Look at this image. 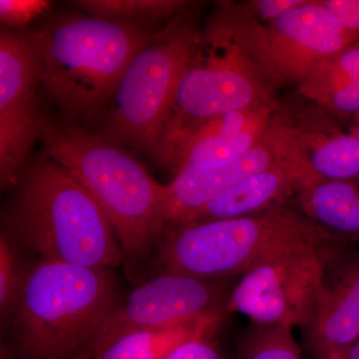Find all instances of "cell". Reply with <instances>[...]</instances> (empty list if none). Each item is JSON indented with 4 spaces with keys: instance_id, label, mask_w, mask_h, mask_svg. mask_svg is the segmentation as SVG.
<instances>
[{
    "instance_id": "6da1fadb",
    "label": "cell",
    "mask_w": 359,
    "mask_h": 359,
    "mask_svg": "<svg viewBox=\"0 0 359 359\" xmlns=\"http://www.w3.org/2000/svg\"><path fill=\"white\" fill-rule=\"evenodd\" d=\"M40 140L44 155L69 172L100 205L117 236L127 276L138 278L167 230L165 186L106 134L49 119Z\"/></svg>"
},
{
    "instance_id": "7a4b0ae2",
    "label": "cell",
    "mask_w": 359,
    "mask_h": 359,
    "mask_svg": "<svg viewBox=\"0 0 359 359\" xmlns=\"http://www.w3.org/2000/svg\"><path fill=\"white\" fill-rule=\"evenodd\" d=\"M4 212V233L41 261L116 269L122 250L105 212L74 177L46 155L26 163Z\"/></svg>"
},
{
    "instance_id": "3957f363",
    "label": "cell",
    "mask_w": 359,
    "mask_h": 359,
    "mask_svg": "<svg viewBox=\"0 0 359 359\" xmlns=\"http://www.w3.org/2000/svg\"><path fill=\"white\" fill-rule=\"evenodd\" d=\"M155 32L91 15L52 20L32 33L42 88L72 121L93 120L111 103L125 71Z\"/></svg>"
},
{
    "instance_id": "277c9868",
    "label": "cell",
    "mask_w": 359,
    "mask_h": 359,
    "mask_svg": "<svg viewBox=\"0 0 359 359\" xmlns=\"http://www.w3.org/2000/svg\"><path fill=\"white\" fill-rule=\"evenodd\" d=\"M346 244L289 204L240 218L168 226L157 261L163 273L231 278L292 252Z\"/></svg>"
},
{
    "instance_id": "5b68a950",
    "label": "cell",
    "mask_w": 359,
    "mask_h": 359,
    "mask_svg": "<svg viewBox=\"0 0 359 359\" xmlns=\"http://www.w3.org/2000/svg\"><path fill=\"white\" fill-rule=\"evenodd\" d=\"M120 302L112 269L40 261L13 314L16 346L25 359H76Z\"/></svg>"
},
{
    "instance_id": "8992f818",
    "label": "cell",
    "mask_w": 359,
    "mask_h": 359,
    "mask_svg": "<svg viewBox=\"0 0 359 359\" xmlns=\"http://www.w3.org/2000/svg\"><path fill=\"white\" fill-rule=\"evenodd\" d=\"M203 28L184 11L169 20L125 71L111 101L104 134L157 157L175 95Z\"/></svg>"
},
{
    "instance_id": "52a82bcc",
    "label": "cell",
    "mask_w": 359,
    "mask_h": 359,
    "mask_svg": "<svg viewBox=\"0 0 359 359\" xmlns=\"http://www.w3.org/2000/svg\"><path fill=\"white\" fill-rule=\"evenodd\" d=\"M209 21L244 48L275 89L299 86L323 59L356 41L320 0H308L269 23L248 15L238 2L221 1Z\"/></svg>"
},
{
    "instance_id": "ba28073f",
    "label": "cell",
    "mask_w": 359,
    "mask_h": 359,
    "mask_svg": "<svg viewBox=\"0 0 359 359\" xmlns=\"http://www.w3.org/2000/svg\"><path fill=\"white\" fill-rule=\"evenodd\" d=\"M276 91L244 48L208 21L180 81L156 160L194 123L233 111L280 105Z\"/></svg>"
},
{
    "instance_id": "9c48e42d",
    "label": "cell",
    "mask_w": 359,
    "mask_h": 359,
    "mask_svg": "<svg viewBox=\"0 0 359 359\" xmlns=\"http://www.w3.org/2000/svg\"><path fill=\"white\" fill-rule=\"evenodd\" d=\"M231 278L162 273L139 285L104 321L76 359H94L124 335L226 313Z\"/></svg>"
},
{
    "instance_id": "30bf717a",
    "label": "cell",
    "mask_w": 359,
    "mask_h": 359,
    "mask_svg": "<svg viewBox=\"0 0 359 359\" xmlns=\"http://www.w3.org/2000/svg\"><path fill=\"white\" fill-rule=\"evenodd\" d=\"M346 247L301 250L252 269L233 285L226 313L244 314L254 325L306 330L316 313L325 262Z\"/></svg>"
},
{
    "instance_id": "8fae6325",
    "label": "cell",
    "mask_w": 359,
    "mask_h": 359,
    "mask_svg": "<svg viewBox=\"0 0 359 359\" xmlns=\"http://www.w3.org/2000/svg\"><path fill=\"white\" fill-rule=\"evenodd\" d=\"M40 65L32 33H0V183L15 186L49 119L40 109Z\"/></svg>"
},
{
    "instance_id": "7c38bea8",
    "label": "cell",
    "mask_w": 359,
    "mask_h": 359,
    "mask_svg": "<svg viewBox=\"0 0 359 359\" xmlns=\"http://www.w3.org/2000/svg\"><path fill=\"white\" fill-rule=\"evenodd\" d=\"M306 159L299 131L282 103L271 126L256 145L238 159L207 169L186 170L165 185L167 228L252 175L278 165Z\"/></svg>"
},
{
    "instance_id": "4fadbf2b",
    "label": "cell",
    "mask_w": 359,
    "mask_h": 359,
    "mask_svg": "<svg viewBox=\"0 0 359 359\" xmlns=\"http://www.w3.org/2000/svg\"><path fill=\"white\" fill-rule=\"evenodd\" d=\"M280 105L233 111L194 123L168 145L158 162L177 175L238 159L264 136Z\"/></svg>"
},
{
    "instance_id": "5bb4252c",
    "label": "cell",
    "mask_w": 359,
    "mask_h": 359,
    "mask_svg": "<svg viewBox=\"0 0 359 359\" xmlns=\"http://www.w3.org/2000/svg\"><path fill=\"white\" fill-rule=\"evenodd\" d=\"M306 344L316 359H328L359 339V252L344 248L325 262L320 297Z\"/></svg>"
},
{
    "instance_id": "9a60e30c",
    "label": "cell",
    "mask_w": 359,
    "mask_h": 359,
    "mask_svg": "<svg viewBox=\"0 0 359 359\" xmlns=\"http://www.w3.org/2000/svg\"><path fill=\"white\" fill-rule=\"evenodd\" d=\"M320 179L308 160L278 165L219 194L178 224L240 218L292 204L299 193Z\"/></svg>"
},
{
    "instance_id": "2e32d148",
    "label": "cell",
    "mask_w": 359,
    "mask_h": 359,
    "mask_svg": "<svg viewBox=\"0 0 359 359\" xmlns=\"http://www.w3.org/2000/svg\"><path fill=\"white\" fill-rule=\"evenodd\" d=\"M287 106L306 151L321 179L359 182V141L340 129L327 111L309 102Z\"/></svg>"
},
{
    "instance_id": "e0dca14e",
    "label": "cell",
    "mask_w": 359,
    "mask_h": 359,
    "mask_svg": "<svg viewBox=\"0 0 359 359\" xmlns=\"http://www.w3.org/2000/svg\"><path fill=\"white\" fill-rule=\"evenodd\" d=\"M297 90L337 121H351L359 112V39L323 59Z\"/></svg>"
},
{
    "instance_id": "ac0fdd59",
    "label": "cell",
    "mask_w": 359,
    "mask_h": 359,
    "mask_svg": "<svg viewBox=\"0 0 359 359\" xmlns=\"http://www.w3.org/2000/svg\"><path fill=\"white\" fill-rule=\"evenodd\" d=\"M292 205L344 242L359 240V182L318 180Z\"/></svg>"
},
{
    "instance_id": "d6986e66",
    "label": "cell",
    "mask_w": 359,
    "mask_h": 359,
    "mask_svg": "<svg viewBox=\"0 0 359 359\" xmlns=\"http://www.w3.org/2000/svg\"><path fill=\"white\" fill-rule=\"evenodd\" d=\"M224 316L216 314L170 327L132 332L116 340L94 359H163L187 340L214 335Z\"/></svg>"
},
{
    "instance_id": "ffe728a7",
    "label": "cell",
    "mask_w": 359,
    "mask_h": 359,
    "mask_svg": "<svg viewBox=\"0 0 359 359\" xmlns=\"http://www.w3.org/2000/svg\"><path fill=\"white\" fill-rule=\"evenodd\" d=\"M76 4L95 18L144 26L176 18L187 6L180 0H82Z\"/></svg>"
},
{
    "instance_id": "44dd1931",
    "label": "cell",
    "mask_w": 359,
    "mask_h": 359,
    "mask_svg": "<svg viewBox=\"0 0 359 359\" xmlns=\"http://www.w3.org/2000/svg\"><path fill=\"white\" fill-rule=\"evenodd\" d=\"M238 359H302L292 327L252 325L238 344Z\"/></svg>"
},
{
    "instance_id": "7402d4cb",
    "label": "cell",
    "mask_w": 359,
    "mask_h": 359,
    "mask_svg": "<svg viewBox=\"0 0 359 359\" xmlns=\"http://www.w3.org/2000/svg\"><path fill=\"white\" fill-rule=\"evenodd\" d=\"M27 269L28 266L25 268L21 264L18 245L2 233L0 238V314L2 323L9 316H13Z\"/></svg>"
},
{
    "instance_id": "603a6c76",
    "label": "cell",
    "mask_w": 359,
    "mask_h": 359,
    "mask_svg": "<svg viewBox=\"0 0 359 359\" xmlns=\"http://www.w3.org/2000/svg\"><path fill=\"white\" fill-rule=\"evenodd\" d=\"M308 0H249L238 2L245 13L262 23H269L302 6Z\"/></svg>"
},
{
    "instance_id": "cb8c5ba5",
    "label": "cell",
    "mask_w": 359,
    "mask_h": 359,
    "mask_svg": "<svg viewBox=\"0 0 359 359\" xmlns=\"http://www.w3.org/2000/svg\"><path fill=\"white\" fill-rule=\"evenodd\" d=\"M330 15L354 39H359V0H320Z\"/></svg>"
},
{
    "instance_id": "d4e9b609",
    "label": "cell",
    "mask_w": 359,
    "mask_h": 359,
    "mask_svg": "<svg viewBox=\"0 0 359 359\" xmlns=\"http://www.w3.org/2000/svg\"><path fill=\"white\" fill-rule=\"evenodd\" d=\"M163 359H223L221 351L212 341V335L195 337L171 351Z\"/></svg>"
},
{
    "instance_id": "484cf974",
    "label": "cell",
    "mask_w": 359,
    "mask_h": 359,
    "mask_svg": "<svg viewBox=\"0 0 359 359\" xmlns=\"http://www.w3.org/2000/svg\"><path fill=\"white\" fill-rule=\"evenodd\" d=\"M47 4L44 1H11L1 0L0 11H1L2 22L9 25H21L29 21L37 14L43 13Z\"/></svg>"
},
{
    "instance_id": "4316f807",
    "label": "cell",
    "mask_w": 359,
    "mask_h": 359,
    "mask_svg": "<svg viewBox=\"0 0 359 359\" xmlns=\"http://www.w3.org/2000/svg\"><path fill=\"white\" fill-rule=\"evenodd\" d=\"M337 353H339L340 359H359V339L346 349Z\"/></svg>"
},
{
    "instance_id": "83f0119b",
    "label": "cell",
    "mask_w": 359,
    "mask_h": 359,
    "mask_svg": "<svg viewBox=\"0 0 359 359\" xmlns=\"http://www.w3.org/2000/svg\"><path fill=\"white\" fill-rule=\"evenodd\" d=\"M349 133L353 135L359 141V112L351 119V127Z\"/></svg>"
},
{
    "instance_id": "f1b7e54d",
    "label": "cell",
    "mask_w": 359,
    "mask_h": 359,
    "mask_svg": "<svg viewBox=\"0 0 359 359\" xmlns=\"http://www.w3.org/2000/svg\"><path fill=\"white\" fill-rule=\"evenodd\" d=\"M328 359H340L339 353H332L330 354V358Z\"/></svg>"
}]
</instances>
